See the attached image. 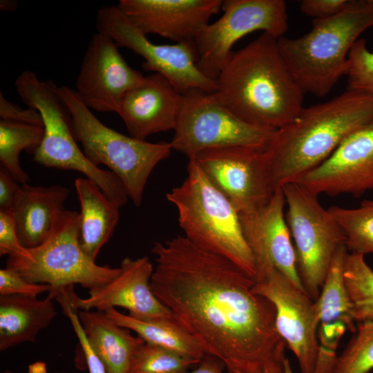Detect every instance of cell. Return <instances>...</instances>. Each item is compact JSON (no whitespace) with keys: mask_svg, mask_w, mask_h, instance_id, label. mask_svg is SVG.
I'll return each mask as SVG.
<instances>
[{"mask_svg":"<svg viewBox=\"0 0 373 373\" xmlns=\"http://www.w3.org/2000/svg\"><path fill=\"white\" fill-rule=\"evenodd\" d=\"M214 94L251 125L276 131L300 112L304 93L285 64L278 39L267 32L233 52L221 70Z\"/></svg>","mask_w":373,"mask_h":373,"instance_id":"obj_2","label":"cell"},{"mask_svg":"<svg viewBox=\"0 0 373 373\" xmlns=\"http://www.w3.org/2000/svg\"><path fill=\"white\" fill-rule=\"evenodd\" d=\"M78 220V212L66 210L44 242L28 248V257L8 256L6 267L30 282L49 285L48 295L53 299L75 284L91 289L109 283L121 269L99 265L85 254L79 242Z\"/></svg>","mask_w":373,"mask_h":373,"instance_id":"obj_8","label":"cell"},{"mask_svg":"<svg viewBox=\"0 0 373 373\" xmlns=\"http://www.w3.org/2000/svg\"><path fill=\"white\" fill-rule=\"evenodd\" d=\"M21 187V184L0 166V211H12Z\"/></svg>","mask_w":373,"mask_h":373,"instance_id":"obj_38","label":"cell"},{"mask_svg":"<svg viewBox=\"0 0 373 373\" xmlns=\"http://www.w3.org/2000/svg\"><path fill=\"white\" fill-rule=\"evenodd\" d=\"M69 193L61 185L21 184L12 212L25 247H35L48 238L66 211Z\"/></svg>","mask_w":373,"mask_h":373,"instance_id":"obj_21","label":"cell"},{"mask_svg":"<svg viewBox=\"0 0 373 373\" xmlns=\"http://www.w3.org/2000/svg\"><path fill=\"white\" fill-rule=\"evenodd\" d=\"M88 340L107 373H131L134 354L145 341L118 325L104 312L78 310Z\"/></svg>","mask_w":373,"mask_h":373,"instance_id":"obj_22","label":"cell"},{"mask_svg":"<svg viewBox=\"0 0 373 373\" xmlns=\"http://www.w3.org/2000/svg\"><path fill=\"white\" fill-rule=\"evenodd\" d=\"M285 206L283 191L278 189L262 209L240 215L242 229L255 260V282L260 281L276 269L305 291L297 271L294 246L284 214Z\"/></svg>","mask_w":373,"mask_h":373,"instance_id":"obj_18","label":"cell"},{"mask_svg":"<svg viewBox=\"0 0 373 373\" xmlns=\"http://www.w3.org/2000/svg\"><path fill=\"white\" fill-rule=\"evenodd\" d=\"M224 373H227V372H224Z\"/></svg>","mask_w":373,"mask_h":373,"instance_id":"obj_44","label":"cell"},{"mask_svg":"<svg viewBox=\"0 0 373 373\" xmlns=\"http://www.w3.org/2000/svg\"><path fill=\"white\" fill-rule=\"evenodd\" d=\"M348 0H303L300 10L304 15L314 19L332 17L343 10Z\"/></svg>","mask_w":373,"mask_h":373,"instance_id":"obj_37","label":"cell"},{"mask_svg":"<svg viewBox=\"0 0 373 373\" xmlns=\"http://www.w3.org/2000/svg\"><path fill=\"white\" fill-rule=\"evenodd\" d=\"M283 373H294L291 366L289 359L287 358L285 363V370Z\"/></svg>","mask_w":373,"mask_h":373,"instance_id":"obj_41","label":"cell"},{"mask_svg":"<svg viewBox=\"0 0 373 373\" xmlns=\"http://www.w3.org/2000/svg\"><path fill=\"white\" fill-rule=\"evenodd\" d=\"M108 36L93 34L85 51L75 91L83 103L98 112L117 113L125 95L145 77L132 68Z\"/></svg>","mask_w":373,"mask_h":373,"instance_id":"obj_15","label":"cell"},{"mask_svg":"<svg viewBox=\"0 0 373 373\" xmlns=\"http://www.w3.org/2000/svg\"><path fill=\"white\" fill-rule=\"evenodd\" d=\"M57 315L53 298L0 296V351L19 344L35 343L38 334Z\"/></svg>","mask_w":373,"mask_h":373,"instance_id":"obj_24","label":"cell"},{"mask_svg":"<svg viewBox=\"0 0 373 373\" xmlns=\"http://www.w3.org/2000/svg\"><path fill=\"white\" fill-rule=\"evenodd\" d=\"M221 10L222 16L209 23L193 41L198 68L213 81L239 39L258 30L279 39L288 30L287 3L283 0H224Z\"/></svg>","mask_w":373,"mask_h":373,"instance_id":"obj_11","label":"cell"},{"mask_svg":"<svg viewBox=\"0 0 373 373\" xmlns=\"http://www.w3.org/2000/svg\"><path fill=\"white\" fill-rule=\"evenodd\" d=\"M3 373H12V372L9 370H6Z\"/></svg>","mask_w":373,"mask_h":373,"instance_id":"obj_42","label":"cell"},{"mask_svg":"<svg viewBox=\"0 0 373 373\" xmlns=\"http://www.w3.org/2000/svg\"><path fill=\"white\" fill-rule=\"evenodd\" d=\"M0 255L26 258L28 248L19 239L18 229L12 211H0Z\"/></svg>","mask_w":373,"mask_h":373,"instance_id":"obj_35","label":"cell"},{"mask_svg":"<svg viewBox=\"0 0 373 373\" xmlns=\"http://www.w3.org/2000/svg\"><path fill=\"white\" fill-rule=\"evenodd\" d=\"M150 286L206 354L227 373H283L286 344L276 308L256 294L255 280L228 259L178 235L151 249Z\"/></svg>","mask_w":373,"mask_h":373,"instance_id":"obj_1","label":"cell"},{"mask_svg":"<svg viewBox=\"0 0 373 373\" xmlns=\"http://www.w3.org/2000/svg\"><path fill=\"white\" fill-rule=\"evenodd\" d=\"M119 274L109 283L89 289V296L78 297L73 287L66 294L69 303L77 310L104 312L120 307L130 316L140 321L173 317L171 310L162 304L151 290L150 283L154 269L147 256L125 258Z\"/></svg>","mask_w":373,"mask_h":373,"instance_id":"obj_17","label":"cell"},{"mask_svg":"<svg viewBox=\"0 0 373 373\" xmlns=\"http://www.w3.org/2000/svg\"><path fill=\"white\" fill-rule=\"evenodd\" d=\"M182 102V93L166 77L154 73L125 95L117 114L130 136L146 140L151 135L175 129Z\"/></svg>","mask_w":373,"mask_h":373,"instance_id":"obj_20","label":"cell"},{"mask_svg":"<svg viewBox=\"0 0 373 373\" xmlns=\"http://www.w3.org/2000/svg\"><path fill=\"white\" fill-rule=\"evenodd\" d=\"M75 187L80 204V245L85 254L95 261L118 223L120 207L111 201L96 183L86 178H77Z\"/></svg>","mask_w":373,"mask_h":373,"instance_id":"obj_23","label":"cell"},{"mask_svg":"<svg viewBox=\"0 0 373 373\" xmlns=\"http://www.w3.org/2000/svg\"><path fill=\"white\" fill-rule=\"evenodd\" d=\"M182 95L172 149L189 159L218 147L249 146L266 149L275 131L248 124L232 113L214 93L198 89Z\"/></svg>","mask_w":373,"mask_h":373,"instance_id":"obj_10","label":"cell"},{"mask_svg":"<svg viewBox=\"0 0 373 373\" xmlns=\"http://www.w3.org/2000/svg\"><path fill=\"white\" fill-rule=\"evenodd\" d=\"M296 183L317 196L359 197L373 189V119L352 133L326 160Z\"/></svg>","mask_w":373,"mask_h":373,"instance_id":"obj_16","label":"cell"},{"mask_svg":"<svg viewBox=\"0 0 373 373\" xmlns=\"http://www.w3.org/2000/svg\"><path fill=\"white\" fill-rule=\"evenodd\" d=\"M348 252L345 245L336 251L319 296L314 300V306L318 327L341 325L354 332L357 323L343 276L345 259Z\"/></svg>","mask_w":373,"mask_h":373,"instance_id":"obj_26","label":"cell"},{"mask_svg":"<svg viewBox=\"0 0 373 373\" xmlns=\"http://www.w3.org/2000/svg\"><path fill=\"white\" fill-rule=\"evenodd\" d=\"M17 1L10 0H1L0 3V8L3 11L14 10L17 6Z\"/></svg>","mask_w":373,"mask_h":373,"instance_id":"obj_40","label":"cell"},{"mask_svg":"<svg viewBox=\"0 0 373 373\" xmlns=\"http://www.w3.org/2000/svg\"><path fill=\"white\" fill-rule=\"evenodd\" d=\"M365 256L348 252L343 276L356 323L373 322V269Z\"/></svg>","mask_w":373,"mask_h":373,"instance_id":"obj_28","label":"cell"},{"mask_svg":"<svg viewBox=\"0 0 373 373\" xmlns=\"http://www.w3.org/2000/svg\"><path fill=\"white\" fill-rule=\"evenodd\" d=\"M265 150L240 146L218 147L203 151L191 159L240 215H245L265 207L274 193L267 175Z\"/></svg>","mask_w":373,"mask_h":373,"instance_id":"obj_13","label":"cell"},{"mask_svg":"<svg viewBox=\"0 0 373 373\" xmlns=\"http://www.w3.org/2000/svg\"><path fill=\"white\" fill-rule=\"evenodd\" d=\"M373 27V0H348L338 14L314 19L309 32L278 39L280 54L303 93L326 96L346 76L349 52Z\"/></svg>","mask_w":373,"mask_h":373,"instance_id":"obj_4","label":"cell"},{"mask_svg":"<svg viewBox=\"0 0 373 373\" xmlns=\"http://www.w3.org/2000/svg\"><path fill=\"white\" fill-rule=\"evenodd\" d=\"M373 370V322L358 323L354 336L337 355L331 373H369Z\"/></svg>","mask_w":373,"mask_h":373,"instance_id":"obj_30","label":"cell"},{"mask_svg":"<svg viewBox=\"0 0 373 373\" xmlns=\"http://www.w3.org/2000/svg\"><path fill=\"white\" fill-rule=\"evenodd\" d=\"M51 80L34 77L20 88L22 102L40 113L44 135L34 152V161L48 168L77 171L93 181L106 196L119 207L128 201V195L121 180L110 170L93 164L76 142L68 108Z\"/></svg>","mask_w":373,"mask_h":373,"instance_id":"obj_7","label":"cell"},{"mask_svg":"<svg viewBox=\"0 0 373 373\" xmlns=\"http://www.w3.org/2000/svg\"><path fill=\"white\" fill-rule=\"evenodd\" d=\"M54 373H67V372H57V371H56V372H55Z\"/></svg>","mask_w":373,"mask_h":373,"instance_id":"obj_43","label":"cell"},{"mask_svg":"<svg viewBox=\"0 0 373 373\" xmlns=\"http://www.w3.org/2000/svg\"><path fill=\"white\" fill-rule=\"evenodd\" d=\"M58 92L69 109L74 135L86 157L95 166H108L121 180L134 204L140 206L151 173L171 152V143H152L118 133L102 124L75 90L61 86Z\"/></svg>","mask_w":373,"mask_h":373,"instance_id":"obj_6","label":"cell"},{"mask_svg":"<svg viewBox=\"0 0 373 373\" xmlns=\"http://www.w3.org/2000/svg\"><path fill=\"white\" fill-rule=\"evenodd\" d=\"M328 211L343 230L349 252L373 254V200L356 208L332 206Z\"/></svg>","mask_w":373,"mask_h":373,"instance_id":"obj_29","label":"cell"},{"mask_svg":"<svg viewBox=\"0 0 373 373\" xmlns=\"http://www.w3.org/2000/svg\"><path fill=\"white\" fill-rule=\"evenodd\" d=\"M64 315L70 320L85 356L89 373H107L102 361L89 343L78 316V310L64 298L57 299Z\"/></svg>","mask_w":373,"mask_h":373,"instance_id":"obj_33","label":"cell"},{"mask_svg":"<svg viewBox=\"0 0 373 373\" xmlns=\"http://www.w3.org/2000/svg\"><path fill=\"white\" fill-rule=\"evenodd\" d=\"M105 314L118 325L133 331L146 343L157 345L184 357L202 361L206 353L198 341L173 317L140 321L114 307Z\"/></svg>","mask_w":373,"mask_h":373,"instance_id":"obj_25","label":"cell"},{"mask_svg":"<svg viewBox=\"0 0 373 373\" xmlns=\"http://www.w3.org/2000/svg\"><path fill=\"white\" fill-rule=\"evenodd\" d=\"M0 117L4 120L44 126L42 117L38 111L30 107L22 108L8 101L2 92L0 93Z\"/></svg>","mask_w":373,"mask_h":373,"instance_id":"obj_36","label":"cell"},{"mask_svg":"<svg viewBox=\"0 0 373 373\" xmlns=\"http://www.w3.org/2000/svg\"><path fill=\"white\" fill-rule=\"evenodd\" d=\"M221 0H119L116 6L144 34L193 42L221 10Z\"/></svg>","mask_w":373,"mask_h":373,"instance_id":"obj_19","label":"cell"},{"mask_svg":"<svg viewBox=\"0 0 373 373\" xmlns=\"http://www.w3.org/2000/svg\"><path fill=\"white\" fill-rule=\"evenodd\" d=\"M347 89L365 93L373 97V52L364 39H358L348 55Z\"/></svg>","mask_w":373,"mask_h":373,"instance_id":"obj_32","label":"cell"},{"mask_svg":"<svg viewBox=\"0 0 373 373\" xmlns=\"http://www.w3.org/2000/svg\"><path fill=\"white\" fill-rule=\"evenodd\" d=\"M166 198L175 206L179 225L189 240L228 259L256 280L255 260L243 234L240 213L194 159H189L186 179Z\"/></svg>","mask_w":373,"mask_h":373,"instance_id":"obj_5","label":"cell"},{"mask_svg":"<svg viewBox=\"0 0 373 373\" xmlns=\"http://www.w3.org/2000/svg\"><path fill=\"white\" fill-rule=\"evenodd\" d=\"M372 119L373 97L353 90L303 107L291 122L274 131L265 150L273 191L297 182L326 160L347 136Z\"/></svg>","mask_w":373,"mask_h":373,"instance_id":"obj_3","label":"cell"},{"mask_svg":"<svg viewBox=\"0 0 373 373\" xmlns=\"http://www.w3.org/2000/svg\"><path fill=\"white\" fill-rule=\"evenodd\" d=\"M97 32L110 37L118 46L142 56V67L166 77L180 93L193 89L214 93L216 82L198 68L193 42L155 44L135 27L117 6H105L97 12Z\"/></svg>","mask_w":373,"mask_h":373,"instance_id":"obj_12","label":"cell"},{"mask_svg":"<svg viewBox=\"0 0 373 373\" xmlns=\"http://www.w3.org/2000/svg\"><path fill=\"white\" fill-rule=\"evenodd\" d=\"M223 363L218 358L206 354L202 359L199 366L191 372L186 373H224Z\"/></svg>","mask_w":373,"mask_h":373,"instance_id":"obj_39","label":"cell"},{"mask_svg":"<svg viewBox=\"0 0 373 373\" xmlns=\"http://www.w3.org/2000/svg\"><path fill=\"white\" fill-rule=\"evenodd\" d=\"M51 287L48 284L30 282L15 270L6 267L0 269V296H23L37 298Z\"/></svg>","mask_w":373,"mask_h":373,"instance_id":"obj_34","label":"cell"},{"mask_svg":"<svg viewBox=\"0 0 373 373\" xmlns=\"http://www.w3.org/2000/svg\"><path fill=\"white\" fill-rule=\"evenodd\" d=\"M44 135V126L0 120L1 166L21 184L28 183L29 176L21 166L20 154L23 150L34 153Z\"/></svg>","mask_w":373,"mask_h":373,"instance_id":"obj_27","label":"cell"},{"mask_svg":"<svg viewBox=\"0 0 373 373\" xmlns=\"http://www.w3.org/2000/svg\"><path fill=\"white\" fill-rule=\"evenodd\" d=\"M287 210L285 220L294 242L298 274L305 292L314 301L331 262L345 245L343 230L318 196L296 183L282 187Z\"/></svg>","mask_w":373,"mask_h":373,"instance_id":"obj_9","label":"cell"},{"mask_svg":"<svg viewBox=\"0 0 373 373\" xmlns=\"http://www.w3.org/2000/svg\"><path fill=\"white\" fill-rule=\"evenodd\" d=\"M200 361L145 342L134 354L131 373H186Z\"/></svg>","mask_w":373,"mask_h":373,"instance_id":"obj_31","label":"cell"},{"mask_svg":"<svg viewBox=\"0 0 373 373\" xmlns=\"http://www.w3.org/2000/svg\"><path fill=\"white\" fill-rule=\"evenodd\" d=\"M253 289L274 304L277 331L295 355L300 373H315L321 347L314 301L276 269L255 282Z\"/></svg>","mask_w":373,"mask_h":373,"instance_id":"obj_14","label":"cell"}]
</instances>
